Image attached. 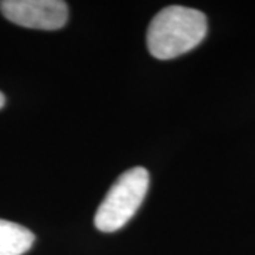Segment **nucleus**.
I'll use <instances>...</instances> for the list:
<instances>
[{"label": "nucleus", "instance_id": "1", "mask_svg": "<svg viewBox=\"0 0 255 255\" xmlns=\"http://www.w3.org/2000/svg\"><path fill=\"white\" fill-rule=\"evenodd\" d=\"M207 34V17L200 10L169 6L152 18L146 43L157 60H172L197 47Z\"/></svg>", "mask_w": 255, "mask_h": 255}, {"label": "nucleus", "instance_id": "2", "mask_svg": "<svg viewBox=\"0 0 255 255\" xmlns=\"http://www.w3.org/2000/svg\"><path fill=\"white\" fill-rule=\"evenodd\" d=\"M147 187L149 173L145 167L137 166L121 174L95 213V227L102 233L124 227L143 203Z\"/></svg>", "mask_w": 255, "mask_h": 255}, {"label": "nucleus", "instance_id": "3", "mask_svg": "<svg viewBox=\"0 0 255 255\" xmlns=\"http://www.w3.org/2000/svg\"><path fill=\"white\" fill-rule=\"evenodd\" d=\"M0 10L11 23L38 30H58L68 18L67 3L61 0H4Z\"/></svg>", "mask_w": 255, "mask_h": 255}, {"label": "nucleus", "instance_id": "4", "mask_svg": "<svg viewBox=\"0 0 255 255\" xmlns=\"http://www.w3.org/2000/svg\"><path fill=\"white\" fill-rule=\"evenodd\" d=\"M34 243V234L26 227L0 220V255H23Z\"/></svg>", "mask_w": 255, "mask_h": 255}, {"label": "nucleus", "instance_id": "5", "mask_svg": "<svg viewBox=\"0 0 255 255\" xmlns=\"http://www.w3.org/2000/svg\"><path fill=\"white\" fill-rule=\"evenodd\" d=\"M4 102H6V100H4V95H3V94L0 92V108H3Z\"/></svg>", "mask_w": 255, "mask_h": 255}]
</instances>
